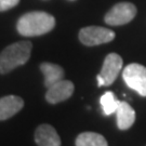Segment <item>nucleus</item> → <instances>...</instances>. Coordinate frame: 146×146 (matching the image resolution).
Returning a JSON list of instances; mask_svg holds the SVG:
<instances>
[{"mask_svg":"<svg viewBox=\"0 0 146 146\" xmlns=\"http://www.w3.org/2000/svg\"><path fill=\"white\" fill-rule=\"evenodd\" d=\"M55 26V19L51 14L35 11L29 12L20 17L17 22V31L22 36H40L51 31Z\"/></svg>","mask_w":146,"mask_h":146,"instance_id":"f257e3e1","label":"nucleus"},{"mask_svg":"<svg viewBox=\"0 0 146 146\" xmlns=\"http://www.w3.org/2000/svg\"><path fill=\"white\" fill-rule=\"evenodd\" d=\"M31 41H19L3 49L0 53V74H8L24 65L31 58Z\"/></svg>","mask_w":146,"mask_h":146,"instance_id":"f03ea898","label":"nucleus"},{"mask_svg":"<svg viewBox=\"0 0 146 146\" xmlns=\"http://www.w3.org/2000/svg\"><path fill=\"white\" fill-rule=\"evenodd\" d=\"M122 78L130 89L146 96V67L137 63L129 64L122 72Z\"/></svg>","mask_w":146,"mask_h":146,"instance_id":"7ed1b4c3","label":"nucleus"},{"mask_svg":"<svg viewBox=\"0 0 146 146\" xmlns=\"http://www.w3.org/2000/svg\"><path fill=\"white\" fill-rule=\"evenodd\" d=\"M115 36L111 29L100 26H88L79 31V40L88 47L110 42L115 39Z\"/></svg>","mask_w":146,"mask_h":146,"instance_id":"20e7f679","label":"nucleus"},{"mask_svg":"<svg viewBox=\"0 0 146 146\" xmlns=\"http://www.w3.org/2000/svg\"><path fill=\"white\" fill-rule=\"evenodd\" d=\"M136 7L131 2H120L110 9L104 20L105 23L111 26H119L131 22L136 15Z\"/></svg>","mask_w":146,"mask_h":146,"instance_id":"39448f33","label":"nucleus"},{"mask_svg":"<svg viewBox=\"0 0 146 146\" xmlns=\"http://www.w3.org/2000/svg\"><path fill=\"white\" fill-rule=\"evenodd\" d=\"M122 64H123V61L117 53H110L105 58L101 73H100L101 77L104 79L105 86H110L115 81L120 70L122 69Z\"/></svg>","mask_w":146,"mask_h":146,"instance_id":"423d86ee","label":"nucleus"},{"mask_svg":"<svg viewBox=\"0 0 146 146\" xmlns=\"http://www.w3.org/2000/svg\"><path fill=\"white\" fill-rule=\"evenodd\" d=\"M74 84L69 80H60L48 88L46 93V100L50 104H58L63 101L68 100L74 93Z\"/></svg>","mask_w":146,"mask_h":146,"instance_id":"0eeeda50","label":"nucleus"},{"mask_svg":"<svg viewBox=\"0 0 146 146\" xmlns=\"http://www.w3.org/2000/svg\"><path fill=\"white\" fill-rule=\"evenodd\" d=\"M35 141L38 146H61V139L56 130L50 125H40L35 132Z\"/></svg>","mask_w":146,"mask_h":146,"instance_id":"6e6552de","label":"nucleus"},{"mask_svg":"<svg viewBox=\"0 0 146 146\" xmlns=\"http://www.w3.org/2000/svg\"><path fill=\"white\" fill-rule=\"evenodd\" d=\"M24 106V101L16 95H7L0 99V120L9 119Z\"/></svg>","mask_w":146,"mask_h":146,"instance_id":"1a4fd4ad","label":"nucleus"},{"mask_svg":"<svg viewBox=\"0 0 146 146\" xmlns=\"http://www.w3.org/2000/svg\"><path fill=\"white\" fill-rule=\"evenodd\" d=\"M117 125L120 130H128L135 121V111L127 102H120L116 110Z\"/></svg>","mask_w":146,"mask_h":146,"instance_id":"9d476101","label":"nucleus"},{"mask_svg":"<svg viewBox=\"0 0 146 146\" xmlns=\"http://www.w3.org/2000/svg\"><path fill=\"white\" fill-rule=\"evenodd\" d=\"M40 69L44 76V86L47 88H50L52 84L58 82L64 77V69L60 65L53 63H42Z\"/></svg>","mask_w":146,"mask_h":146,"instance_id":"9b49d317","label":"nucleus"},{"mask_svg":"<svg viewBox=\"0 0 146 146\" xmlns=\"http://www.w3.org/2000/svg\"><path fill=\"white\" fill-rule=\"evenodd\" d=\"M76 146H108L103 135L96 132H82L76 139Z\"/></svg>","mask_w":146,"mask_h":146,"instance_id":"f8f14e48","label":"nucleus"},{"mask_svg":"<svg viewBox=\"0 0 146 146\" xmlns=\"http://www.w3.org/2000/svg\"><path fill=\"white\" fill-rule=\"evenodd\" d=\"M101 106H102V110L104 111V114L106 116H110L111 114L116 113V110L119 106L120 101L116 99L115 94L113 93L111 91H107L105 92L102 96H101Z\"/></svg>","mask_w":146,"mask_h":146,"instance_id":"ddd939ff","label":"nucleus"},{"mask_svg":"<svg viewBox=\"0 0 146 146\" xmlns=\"http://www.w3.org/2000/svg\"><path fill=\"white\" fill-rule=\"evenodd\" d=\"M20 0H0V12L12 9L13 7L19 5Z\"/></svg>","mask_w":146,"mask_h":146,"instance_id":"4468645a","label":"nucleus"},{"mask_svg":"<svg viewBox=\"0 0 146 146\" xmlns=\"http://www.w3.org/2000/svg\"><path fill=\"white\" fill-rule=\"evenodd\" d=\"M96 80H98V86L99 87H102V86H105V84H104V79L101 77V75H98L96 76Z\"/></svg>","mask_w":146,"mask_h":146,"instance_id":"2eb2a0df","label":"nucleus"}]
</instances>
